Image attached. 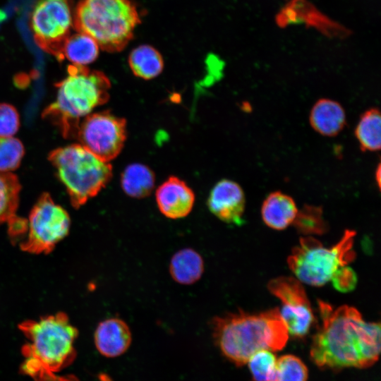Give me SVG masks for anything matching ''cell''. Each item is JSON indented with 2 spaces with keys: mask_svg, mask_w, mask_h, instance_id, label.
Returning a JSON list of instances; mask_svg holds the SVG:
<instances>
[{
  "mask_svg": "<svg viewBox=\"0 0 381 381\" xmlns=\"http://www.w3.org/2000/svg\"><path fill=\"white\" fill-rule=\"evenodd\" d=\"M322 324L310 349L313 363L322 370L366 368L377 361L380 353V324L363 319L355 308L337 309L318 300Z\"/></svg>",
  "mask_w": 381,
  "mask_h": 381,
  "instance_id": "6da1fadb",
  "label": "cell"
},
{
  "mask_svg": "<svg viewBox=\"0 0 381 381\" xmlns=\"http://www.w3.org/2000/svg\"><path fill=\"white\" fill-rule=\"evenodd\" d=\"M18 329L28 339L21 348L25 358L20 365L23 373L34 381H78L55 374L76 357L73 344L78 330L66 313L58 312L38 320H28L20 322Z\"/></svg>",
  "mask_w": 381,
  "mask_h": 381,
  "instance_id": "7a4b0ae2",
  "label": "cell"
},
{
  "mask_svg": "<svg viewBox=\"0 0 381 381\" xmlns=\"http://www.w3.org/2000/svg\"><path fill=\"white\" fill-rule=\"evenodd\" d=\"M210 323L215 344L236 366L246 364L260 350L282 349L289 338L278 308L256 314L229 313L214 317Z\"/></svg>",
  "mask_w": 381,
  "mask_h": 381,
  "instance_id": "3957f363",
  "label": "cell"
},
{
  "mask_svg": "<svg viewBox=\"0 0 381 381\" xmlns=\"http://www.w3.org/2000/svg\"><path fill=\"white\" fill-rule=\"evenodd\" d=\"M67 71L68 75L55 84L56 99L42 116L56 125L65 138H73L80 119L109 100L111 82L104 73L85 66L71 64Z\"/></svg>",
  "mask_w": 381,
  "mask_h": 381,
  "instance_id": "277c9868",
  "label": "cell"
},
{
  "mask_svg": "<svg viewBox=\"0 0 381 381\" xmlns=\"http://www.w3.org/2000/svg\"><path fill=\"white\" fill-rule=\"evenodd\" d=\"M130 0H82L73 13V28L92 37L107 52L124 49L140 23Z\"/></svg>",
  "mask_w": 381,
  "mask_h": 381,
  "instance_id": "5b68a950",
  "label": "cell"
},
{
  "mask_svg": "<svg viewBox=\"0 0 381 381\" xmlns=\"http://www.w3.org/2000/svg\"><path fill=\"white\" fill-rule=\"evenodd\" d=\"M48 159L75 209L96 196L112 178L111 164L99 159L80 144L56 148L49 154Z\"/></svg>",
  "mask_w": 381,
  "mask_h": 381,
  "instance_id": "8992f818",
  "label": "cell"
},
{
  "mask_svg": "<svg viewBox=\"0 0 381 381\" xmlns=\"http://www.w3.org/2000/svg\"><path fill=\"white\" fill-rule=\"evenodd\" d=\"M355 236L354 231L346 230L338 243L329 248L311 236L301 238L287 259L288 265L301 283L323 286L339 268L354 259L356 254L352 248Z\"/></svg>",
  "mask_w": 381,
  "mask_h": 381,
  "instance_id": "52a82bcc",
  "label": "cell"
},
{
  "mask_svg": "<svg viewBox=\"0 0 381 381\" xmlns=\"http://www.w3.org/2000/svg\"><path fill=\"white\" fill-rule=\"evenodd\" d=\"M71 219L67 211L43 193L29 214L26 237L21 250L32 254H49L69 232Z\"/></svg>",
  "mask_w": 381,
  "mask_h": 381,
  "instance_id": "ba28073f",
  "label": "cell"
},
{
  "mask_svg": "<svg viewBox=\"0 0 381 381\" xmlns=\"http://www.w3.org/2000/svg\"><path fill=\"white\" fill-rule=\"evenodd\" d=\"M71 4L72 0H37L30 17L35 42L59 61L64 59V47L73 28Z\"/></svg>",
  "mask_w": 381,
  "mask_h": 381,
  "instance_id": "9c48e42d",
  "label": "cell"
},
{
  "mask_svg": "<svg viewBox=\"0 0 381 381\" xmlns=\"http://www.w3.org/2000/svg\"><path fill=\"white\" fill-rule=\"evenodd\" d=\"M127 137L126 121L109 111L90 113L80 121L76 138L102 161L109 162L121 152Z\"/></svg>",
  "mask_w": 381,
  "mask_h": 381,
  "instance_id": "30bf717a",
  "label": "cell"
},
{
  "mask_svg": "<svg viewBox=\"0 0 381 381\" xmlns=\"http://www.w3.org/2000/svg\"><path fill=\"white\" fill-rule=\"evenodd\" d=\"M268 290L281 301L279 310L288 333L295 337L306 335L314 315L301 282L291 277H279L269 282Z\"/></svg>",
  "mask_w": 381,
  "mask_h": 381,
  "instance_id": "8fae6325",
  "label": "cell"
},
{
  "mask_svg": "<svg viewBox=\"0 0 381 381\" xmlns=\"http://www.w3.org/2000/svg\"><path fill=\"white\" fill-rule=\"evenodd\" d=\"M207 205L212 214L226 224L241 226L244 223V191L238 183L232 180L218 181L208 195Z\"/></svg>",
  "mask_w": 381,
  "mask_h": 381,
  "instance_id": "7c38bea8",
  "label": "cell"
},
{
  "mask_svg": "<svg viewBox=\"0 0 381 381\" xmlns=\"http://www.w3.org/2000/svg\"><path fill=\"white\" fill-rule=\"evenodd\" d=\"M155 198L159 212L171 219L188 216L195 200L193 190L176 176L169 177L157 188Z\"/></svg>",
  "mask_w": 381,
  "mask_h": 381,
  "instance_id": "4fadbf2b",
  "label": "cell"
},
{
  "mask_svg": "<svg viewBox=\"0 0 381 381\" xmlns=\"http://www.w3.org/2000/svg\"><path fill=\"white\" fill-rule=\"evenodd\" d=\"M131 331L128 324L119 318L100 322L94 334V342L98 352L107 358L123 355L130 347Z\"/></svg>",
  "mask_w": 381,
  "mask_h": 381,
  "instance_id": "5bb4252c",
  "label": "cell"
},
{
  "mask_svg": "<svg viewBox=\"0 0 381 381\" xmlns=\"http://www.w3.org/2000/svg\"><path fill=\"white\" fill-rule=\"evenodd\" d=\"M309 122L313 129L326 137L337 135L345 127L346 112L338 102L322 98L313 106L309 114Z\"/></svg>",
  "mask_w": 381,
  "mask_h": 381,
  "instance_id": "9a60e30c",
  "label": "cell"
},
{
  "mask_svg": "<svg viewBox=\"0 0 381 381\" xmlns=\"http://www.w3.org/2000/svg\"><path fill=\"white\" fill-rule=\"evenodd\" d=\"M298 208L294 199L281 191L270 193L261 207L264 223L275 230H283L293 224Z\"/></svg>",
  "mask_w": 381,
  "mask_h": 381,
  "instance_id": "2e32d148",
  "label": "cell"
},
{
  "mask_svg": "<svg viewBox=\"0 0 381 381\" xmlns=\"http://www.w3.org/2000/svg\"><path fill=\"white\" fill-rule=\"evenodd\" d=\"M169 270L171 278L183 285L197 282L204 272V260L195 250L186 248L178 250L171 257Z\"/></svg>",
  "mask_w": 381,
  "mask_h": 381,
  "instance_id": "e0dca14e",
  "label": "cell"
},
{
  "mask_svg": "<svg viewBox=\"0 0 381 381\" xmlns=\"http://www.w3.org/2000/svg\"><path fill=\"white\" fill-rule=\"evenodd\" d=\"M155 175L147 166L140 163L128 165L121 175L123 192L133 198H145L155 188Z\"/></svg>",
  "mask_w": 381,
  "mask_h": 381,
  "instance_id": "ac0fdd59",
  "label": "cell"
},
{
  "mask_svg": "<svg viewBox=\"0 0 381 381\" xmlns=\"http://www.w3.org/2000/svg\"><path fill=\"white\" fill-rule=\"evenodd\" d=\"M128 64L135 76L145 80L156 78L164 68L162 55L149 45H140L132 50L128 57Z\"/></svg>",
  "mask_w": 381,
  "mask_h": 381,
  "instance_id": "d6986e66",
  "label": "cell"
},
{
  "mask_svg": "<svg viewBox=\"0 0 381 381\" xmlns=\"http://www.w3.org/2000/svg\"><path fill=\"white\" fill-rule=\"evenodd\" d=\"M355 137L363 152L379 151L381 147V116L377 108L363 112L355 128Z\"/></svg>",
  "mask_w": 381,
  "mask_h": 381,
  "instance_id": "ffe728a7",
  "label": "cell"
},
{
  "mask_svg": "<svg viewBox=\"0 0 381 381\" xmlns=\"http://www.w3.org/2000/svg\"><path fill=\"white\" fill-rule=\"evenodd\" d=\"M99 45L90 35L82 32L71 34L63 51L64 59L73 64L86 66L95 61L99 54Z\"/></svg>",
  "mask_w": 381,
  "mask_h": 381,
  "instance_id": "44dd1931",
  "label": "cell"
},
{
  "mask_svg": "<svg viewBox=\"0 0 381 381\" xmlns=\"http://www.w3.org/2000/svg\"><path fill=\"white\" fill-rule=\"evenodd\" d=\"M20 190V181L15 174L0 171V224H9L18 217Z\"/></svg>",
  "mask_w": 381,
  "mask_h": 381,
  "instance_id": "7402d4cb",
  "label": "cell"
},
{
  "mask_svg": "<svg viewBox=\"0 0 381 381\" xmlns=\"http://www.w3.org/2000/svg\"><path fill=\"white\" fill-rule=\"evenodd\" d=\"M277 359L273 351L267 349L253 353L246 363L250 381H275Z\"/></svg>",
  "mask_w": 381,
  "mask_h": 381,
  "instance_id": "603a6c76",
  "label": "cell"
},
{
  "mask_svg": "<svg viewBox=\"0 0 381 381\" xmlns=\"http://www.w3.org/2000/svg\"><path fill=\"white\" fill-rule=\"evenodd\" d=\"M308 370L304 362L293 354L277 359L275 381H307Z\"/></svg>",
  "mask_w": 381,
  "mask_h": 381,
  "instance_id": "cb8c5ba5",
  "label": "cell"
},
{
  "mask_svg": "<svg viewBox=\"0 0 381 381\" xmlns=\"http://www.w3.org/2000/svg\"><path fill=\"white\" fill-rule=\"evenodd\" d=\"M293 224L299 232L304 234H322L327 227L322 218V208L309 205H305L298 211Z\"/></svg>",
  "mask_w": 381,
  "mask_h": 381,
  "instance_id": "d4e9b609",
  "label": "cell"
},
{
  "mask_svg": "<svg viewBox=\"0 0 381 381\" xmlns=\"http://www.w3.org/2000/svg\"><path fill=\"white\" fill-rule=\"evenodd\" d=\"M24 154V146L20 140L13 137L0 138V171L16 170Z\"/></svg>",
  "mask_w": 381,
  "mask_h": 381,
  "instance_id": "484cf974",
  "label": "cell"
},
{
  "mask_svg": "<svg viewBox=\"0 0 381 381\" xmlns=\"http://www.w3.org/2000/svg\"><path fill=\"white\" fill-rule=\"evenodd\" d=\"M20 126V116L11 104L0 103V138L12 137Z\"/></svg>",
  "mask_w": 381,
  "mask_h": 381,
  "instance_id": "4316f807",
  "label": "cell"
},
{
  "mask_svg": "<svg viewBox=\"0 0 381 381\" xmlns=\"http://www.w3.org/2000/svg\"><path fill=\"white\" fill-rule=\"evenodd\" d=\"M334 286L340 291L352 290L356 284V276L350 267L344 266L339 268L331 279Z\"/></svg>",
  "mask_w": 381,
  "mask_h": 381,
  "instance_id": "83f0119b",
  "label": "cell"
},
{
  "mask_svg": "<svg viewBox=\"0 0 381 381\" xmlns=\"http://www.w3.org/2000/svg\"><path fill=\"white\" fill-rule=\"evenodd\" d=\"M380 175H381V167H380V163H379L375 170V181L377 182V187L379 188H380Z\"/></svg>",
  "mask_w": 381,
  "mask_h": 381,
  "instance_id": "f1b7e54d",
  "label": "cell"
}]
</instances>
